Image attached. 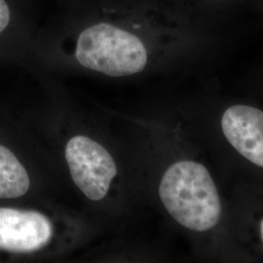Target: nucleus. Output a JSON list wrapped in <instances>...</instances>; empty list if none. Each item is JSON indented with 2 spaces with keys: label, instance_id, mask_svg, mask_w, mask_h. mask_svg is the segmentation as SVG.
Masks as SVG:
<instances>
[{
  "label": "nucleus",
  "instance_id": "f257e3e1",
  "mask_svg": "<svg viewBox=\"0 0 263 263\" xmlns=\"http://www.w3.org/2000/svg\"><path fill=\"white\" fill-rule=\"evenodd\" d=\"M162 204L178 223L195 232L215 228L222 216V203L210 171L194 160H180L160 180Z\"/></svg>",
  "mask_w": 263,
  "mask_h": 263
},
{
  "label": "nucleus",
  "instance_id": "f03ea898",
  "mask_svg": "<svg viewBox=\"0 0 263 263\" xmlns=\"http://www.w3.org/2000/svg\"><path fill=\"white\" fill-rule=\"evenodd\" d=\"M76 57L86 68L112 77L139 73L147 63V51L140 38L104 23L89 27L80 33Z\"/></svg>",
  "mask_w": 263,
  "mask_h": 263
},
{
  "label": "nucleus",
  "instance_id": "7ed1b4c3",
  "mask_svg": "<svg viewBox=\"0 0 263 263\" xmlns=\"http://www.w3.org/2000/svg\"><path fill=\"white\" fill-rule=\"evenodd\" d=\"M66 159L72 180L86 197L104 199L117 175V167L102 144L85 136L71 138L66 146Z\"/></svg>",
  "mask_w": 263,
  "mask_h": 263
},
{
  "label": "nucleus",
  "instance_id": "20e7f679",
  "mask_svg": "<svg viewBox=\"0 0 263 263\" xmlns=\"http://www.w3.org/2000/svg\"><path fill=\"white\" fill-rule=\"evenodd\" d=\"M53 226L47 216L34 211L0 208V250L35 252L50 242Z\"/></svg>",
  "mask_w": 263,
  "mask_h": 263
},
{
  "label": "nucleus",
  "instance_id": "39448f33",
  "mask_svg": "<svg viewBox=\"0 0 263 263\" xmlns=\"http://www.w3.org/2000/svg\"><path fill=\"white\" fill-rule=\"evenodd\" d=\"M220 129L233 149L263 169V110L249 104H233L220 118Z\"/></svg>",
  "mask_w": 263,
  "mask_h": 263
},
{
  "label": "nucleus",
  "instance_id": "423d86ee",
  "mask_svg": "<svg viewBox=\"0 0 263 263\" xmlns=\"http://www.w3.org/2000/svg\"><path fill=\"white\" fill-rule=\"evenodd\" d=\"M29 185L27 170L12 151L0 145V199L21 197Z\"/></svg>",
  "mask_w": 263,
  "mask_h": 263
},
{
  "label": "nucleus",
  "instance_id": "0eeeda50",
  "mask_svg": "<svg viewBox=\"0 0 263 263\" xmlns=\"http://www.w3.org/2000/svg\"><path fill=\"white\" fill-rule=\"evenodd\" d=\"M10 9L5 0H0V33L8 27L10 23Z\"/></svg>",
  "mask_w": 263,
  "mask_h": 263
},
{
  "label": "nucleus",
  "instance_id": "6e6552de",
  "mask_svg": "<svg viewBox=\"0 0 263 263\" xmlns=\"http://www.w3.org/2000/svg\"><path fill=\"white\" fill-rule=\"evenodd\" d=\"M258 233H259V240H260L263 247V218L260 220L259 226H258Z\"/></svg>",
  "mask_w": 263,
  "mask_h": 263
}]
</instances>
